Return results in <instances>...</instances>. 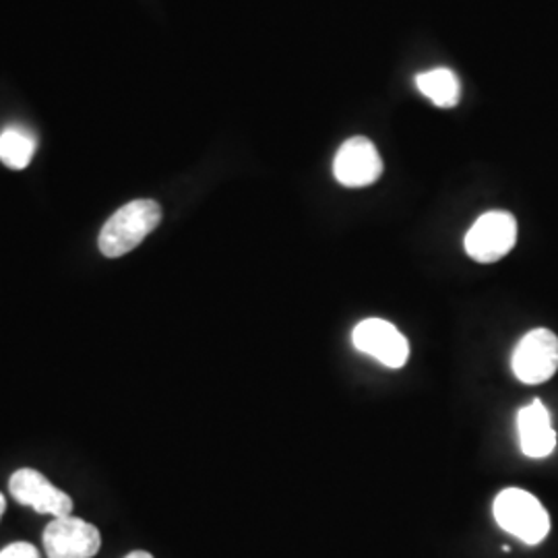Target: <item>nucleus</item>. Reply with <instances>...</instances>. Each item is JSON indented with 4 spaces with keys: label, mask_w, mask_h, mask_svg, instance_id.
Returning <instances> with one entry per match:
<instances>
[{
    "label": "nucleus",
    "mask_w": 558,
    "mask_h": 558,
    "mask_svg": "<svg viewBox=\"0 0 558 558\" xmlns=\"http://www.w3.org/2000/svg\"><path fill=\"white\" fill-rule=\"evenodd\" d=\"M4 509H7V500H4V497L0 495V518H2V513H4Z\"/></svg>",
    "instance_id": "obj_14"
},
{
    "label": "nucleus",
    "mask_w": 558,
    "mask_h": 558,
    "mask_svg": "<svg viewBox=\"0 0 558 558\" xmlns=\"http://www.w3.org/2000/svg\"><path fill=\"white\" fill-rule=\"evenodd\" d=\"M124 558H154L149 553H145V550H135V553H131V555H126Z\"/></svg>",
    "instance_id": "obj_13"
},
{
    "label": "nucleus",
    "mask_w": 558,
    "mask_h": 558,
    "mask_svg": "<svg viewBox=\"0 0 558 558\" xmlns=\"http://www.w3.org/2000/svg\"><path fill=\"white\" fill-rule=\"evenodd\" d=\"M161 221V207L151 199L126 203L104 223L100 234V251L108 259H119L135 251Z\"/></svg>",
    "instance_id": "obj_1"
},
{
    "label": "nucleus",
    "mask_w": 558,
    "mask_h": 558,
    "mask_svg": "<svg viewBox=\"0 0 558 558\" xmlns=\"http://www.w3.org/2000/svg\"><path fill=\"white\" fill-rule=\"evenodd\" d=\"M495 519L500 527L523 544H539L550 532L548 511L534 495L521 488H507L495 499Z\"/></svg>",
    "instance_id": "obj_2"
},
{
    "label": "nucleus",
    "mask_w": 558,
    "mask_h": 558,
    "mask_svg": "<svg viewBox=\"0 0 558 558\" xmlns=\"http://www.w3.org/2000/svg\"><path fill=\"white\" fill-rule=\"evenodd\" d=\"M36 154V140L23 129H4L0 135V161L11 170H23Z\"/></svg>",
    "instance_id": "obj_11"
},
{
    "label": "nucleus",
    "mask_w": 558,
    "mask_h": 558,
    "mask_svg": "<svg viewBox=\"0 0 558 558\" xmlns=\"http://www.w3.org/2000/svg\"><path fill=\"white\" fill-rule=\"evenodd\" d=\"M518 430L521 451L527 458H548L557 447V433L553 428L550 412L539 399L519 410Z\"/></svg>",
    "instance_id": "obj_9"
},
{
    "label": "nucleus",
    "mask_w": 558,
    "mask_h": 558,
    "mask_svg": "<svg viewBox=\"0 0 558 558\" xmlns=\"http://www.w3.org/2000/svg\"><path fill=\"white\" fill-rule=\"evenodd\" d=\"M333 174L339 184L350 189H362L377 182L383 174V160L375 143L366 137L345 141L333 160Z\"/></svg>",
    "instance_id": "obj_8"
},
{
    "label": "nucleus",
    "mask_w": 558,
    "mask_h": 558,
    "mask_svg": "<svg viewBox=\"0 0 558 558\" xmlns=\"http://www.w3.org/2000/svg\"><path fill=\"white\" fill-rule=\"evenodd\" d=\"M352 341L360 352L379 360L389 368H401L410 359V343L389 320L366 319L356 325Z\"/></svg>",
    "instance_id": "obj_7"
},
{
    "label": "nucleus",
    "mask_w": 558,
    "mask_h": 558,
    "mask_svg": "<svg viewBox=\"0 0 558 558\" xmlns=\"http://www.w3.org/2000/svg\"><path fill=\"white\" fill-rule=\"evenodd\" d=\"M9 490L17 502L32 507L41 515L66 518L73 511V500L50 480L32 468L17 470L9 480Z\"/></svg>",
    "instance_id": "obj_6"
},
{
    "label": "nucleus",
    "mask_w": 558,
    "mask_h": 558,
    "mask_svg": "<svg viewBox=\"0 0 558 558\" xmlns=\"http://www.w3.org/2000/svg\"><path fill=\"white\" fill-rule=\"evenodd\" d=\"M0 558H40V553L27 542H15L0 550Z\"/></svg>",
    "instance_id": "obj_12"
},
{
    "label": "nucleus",
    "mask_w": 558,
    "mask_h": 558,
    "mask_svg": "<svg viewBox=\"0 0 558 558\" xmlns=\"http://www.w3.org/2000/svg\"><path fill=\"white\" fill-rule=\"evenodd\" d=\"M518 242V221L509 211H488L468 230L465 253L478 263H497L507 257Z\"/></svg>",
    "instance_id": "obj_3"
},
{
    "label": "nucleus",
    "mask_w": 558,
    "mask_h": 558,
    "mask_svg": "<svg viewBox=\"0 0 558 558\" xmlns=\"http://www.w3.org/2000/svg\"><path fill=\"white\" fill-rule=\"evenodd\" d=\"M513 375L525 385H539L558 371V338L550 329L525 333L513 352Z\"/></svg>",
    "instance_id": "obj_4"
},
{
    "label": "nucleus",
    "mask_w": 558,
    "mask_h": 558,
    "mask_svg": "<svg viewBox=\"0 0 558 558\" xmlns=\"http://www.w3.org/2000/svg\"><path fill=\"white\" fill-rule=\"evenodd\" d=\"M416 87L424 98L433 101L437 108H453L461 98V83L451 69H433L420 73L416 77Z\"/></svg>",
    "instance_id": "obj_10"
},
{
    "label": "nucleus",
    "mask_w": 558,
    "mask_h": 558,
    "mask_svg": "<svg viewBox=\"0 0 558 558\" xmlns=\"http://www.w3.org/2000/svg\"><path fill=\"white\" fill-rule=\"evenodd\" d=\"M100 548V530L73 515L54 518L44 530V550L48 558H94Z\"/></svg>",
    "instance_id": "obj_5"
}]
</instances>
